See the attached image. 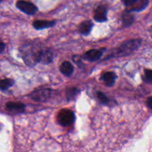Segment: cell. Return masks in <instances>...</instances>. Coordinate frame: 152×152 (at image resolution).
<instances>
[{
	"instance_id": "5b68a950",
	"label": "cell",
	"mask_w": 152,
	"mask_h": 152,
	"mask_svg": "<svg viewBox=\"0 0 152 152\" xmlns=\"http://www.w3.org/2000/svg\"><path fill=\"white\" fill-rule=\"evenodd\" d=\"M53 90L50 88L38 89L30 94V97L37 102H46L53 95Z\"/></svg>"
},
{
	"instance_id": "8fae6325",
	"label": "cell",
	"mask_w": 152,
	"mask_h": 152,
	"mask_svg": "<svg viewBox=\"0 0 152 152\" xmlns=\"http://www.w3.org/2000/svg\"><path fill=\"white\" fill-rule=\"evenodd\" d=\"M117 77V74L114 72H112V71H107V72H105L102 74V75L101 76V80L105 83V84L107 86L111 87L115 83Z\"/></svg>"
},
{
	"instance_id": "ac0fdd59",
	"label": "cell",
	"mask_w": 152,
	"mask_h": 152,
	"mask_svg": "<svg viewBox=\"0 0 152 152\" xmlns=\"http://www.w3.org/2000/svg\"><path fill=\"white\" fill-rule=\"evenodd\" d=\"M97 97L98 99H99V102H100L102 104H103V105H108V104L110 102L109 98H108L105 94L102 93V92L101 91L97 92Z\"/></svg>"
},
{
	"instance_id": "9a60e30c",
	"label": "cell",
	"mask_w": 152,
	"mask_h": 152,
	"mask_svg": "<svg viewBox=\"0 0 152 152\" xmlns=\"http://www.w3.org/2000/svg\"><path fill=\"white\" fill-rule=\"evenodd\" d=\"M122 19H123L124 26L129 27L130 25H132L133 24V22H134V16L130 12H128L126 10H125L123 13V16H122Z\"/></svg>"
},
{
	"instance_id": "52a82bcc",
	"label": "cell",
	"mask_w": 152,
	"mask_h": 152,
	"mask_svg": "<svg viewBox=\"0 0 152 152\" xmlns=\"http://www.w3.org/2000/svg\"><path fill=\"white\" fill-rule=\"evenodd\" d=\"M107 13H108V7L104 4L98 6L94 11V19L98 22H104L107 21Z\"/></svg>"
},
{
	"instance_id": "277c9868",
	"label": "cell",
	"mask_w": 152,
	"mask_h": 152,
	"mask_svg": "<svg viewBox=\"0 0 152 152\" xmlns=\"http://www.w3.org/2000/svg\"><path fill=\"white\" fill-rule=\"evenodd\" d=\"M126 6V11L128 12H140L145 10L148 6L149 1L148 0H126L123 1Z\"/></svg>"
},
{
	"instance_id": "d6986e66",
	"label": "cell",
	"mask_w": 152,
	"mask_h": 152,
	"mask_svg": "<svg viewBox=\"0 0 152 152\" xmlns=\"http://www.w3.org/2000/svg\"><path fill=\"white\" fill-rule=\"evenodd\" d=\"M142 80L145 83L151 84L152 82V71L150 69L145 70V74L142 77Z\"/></svg>"
},
{
	"instance_id": "9c48e42d",
	"label": "cell",
	"mask_w": 152,
	"mask_h": 152,
	"mask_svg": "<svg viewBox=\"0 0 152 152\" xmlns=\"http://www.w3.org/2000/svg\"><path fill=\"white\" fill-rule=\"evenodd\" d=\"M103 51L101 50H97V49H91L88 51L86 52L83 55V57L85 59L90 62H94V61L98 60L101 58Z\"/></svg>"
},
{
	"instance_id": "8992f818",
	"label": "cell",
	"mask_w": 152,
	"mask_h": 152,
	"mask_svg": "<svg viewBox=\"0 0 152 152\" xmlns=\"http://www.w3.org/2000/svg\"><path fill=\"white\" fill-rule=\"evenodd\" d=\"M16 6L19 10L28 15L34 14L38 10V7L30 1H18Z\"/></svg>"
},
{
	"instance_id": "603a6c76",
	"label": "cell",
	"mask_w": 152,
	"mask_h": 152,
	"mask_svg": "<svg viewBox=\"0 0 152 152\" xmlns=\"http://www.w3.org/2000/svg\"><path fill=\"white\" fill-rule=\"evenodd\" d=\"M1 2H2V1H1V0H0V4H1Z\"/></svg>"
},
{
	"instance_id": "e0dca14e",
	"label": "cell",
	"mask_w": 152,
	"mask_h": 152,
	"mask_svg": "<svg viewBox=\"0 0 152 152\" xmlns=\"http://www.w3.org/2000/svg\"><path fill=\"white\" fill-rule=\"evenodd\" d=\"M14 85V80L12 79L0 80V90L5 91Z\"/></svg>"
},
{
	"instance_id": "30bf717a",
	"label": "cell",
	"mask_w": 152,
	"mask_h": 152,
	"mask_svg": "<svg viewBox=\"0 0 152 152\" xmlns=\"http://www.w3.org/2000/svg\"><path fill=\"white\" fill-rule=\"evenodd\" d=\"M6 109L10 112L22 113L25 110V105L22 102H8L6 103Z\"/></svg>"
},
{
	"instance_id": "7402d4cb",
	"label": "cell",
	"mask_w": 152,
	"mask_h": 152,
	"mask_svg": "<svg viewBox=\"0 0 152 152\" xmlns=\"http://www.w3.org/2000/svg\"><path fill=\"white\" fill-rule=\"evenodd\" d=\"M5 49V44L3 42H0V53H2Z\"/></svg>"
},
{
	"instance_id": "44dd1931",
	"label": "cell",
	"mask_w": 152,
	"mask_h": 152,
	"mask_svg": "<svg viewBox=\"0 0 152 152\" xmlns=\"http://www.w3.org/2000/svg\"><path fill=\"white\" fill-rule=\"evenodd\" d=\"M151 99H152L151 96H149V97L148 98V99H147V105H148V107L150 108V109H151V108H152V106H151V102H152Z\"/></svg>"
},
{
	"instance_id": "2e32d148",
	"label": "cell",
	"mask_w": 152,
	"mask_h": 152,
	"mask_svg": "<svg viewBox=\"0 0 152 152\" xmlns=\"http://www.w3.org/2000/svg\"><path fill=\"white\" fill-rule=\"evenodd\" d=\"M80 93V89L77 88H70L66 90V99L68 101L73 100L77 97V95Z\"/></svg>"
},
{
	"instance_id": "4fadbf2b",
	"label": "cell",
	"mask_w": 152,
	"mask_h": 152,
	"mask_svg": "<svg viewBox=\"0 0 152 152\" xmlns=\"http://www.w3.org/2000/svg\"><path fill=\"white\" fill-rule=\"evenodd\" d=\"M74 66L72 64L68 61H65L61 64L60 67H59V70L60 72L63 74L64 76L67 77H70L74 73Z\"/></svg>"
},
{
	"instance_id": "5bb4252c",
	"label": "cell",
	"mask_w": 152,
	"mask_h": 152,
	"mask_svg": "<svg viewBox=\"0 0 152 152\" xmlns=\"http://www.w3.org/2000/svg\"><path fill=\"white\" fill-rule=\"evenodd\" d=\"M92 28H93V23L91 21L86 20L80 23V25H79V31L82 35L88 36L91 31Z\"/></svg>"
},
{
	"instance_id": "6da1fadb",
	"label": "cell",
	"mask_w": 152,
	"mask_h": 152,
	"mask_svg": "<svg viewBox=\"0 0 152 152\" xmlns=\"http://www.w3.org/2000/svg\"><path fill=\"white\" fill-rule=\"evenodd\" d=\"M140 39H131L126 41L117 49V52L114 54V56H125L127 55L131 54L135 50L139 48L141 45Z\"/></svg>"
},
{
	"instance_id": "7c38bea8",
	"label": "cell",
	"mask_w": 152,
	"mask_h": 152,
	"mask_svg": "<svg viewBox=\"0 0 152 152\" xmlns=\"http://www.w3.org/2000/svg\"><path fill=\"white\" fill-rule=\"evenodd\" d=\"M56 25V21L37 20L33 22V26L37 30H43L51 28Z\"/></svg>"
},
{
	"instance_id": "ffe728a7",
	"label": "cell",
	"mask_w": 152,
	"mask_h": 152,
	"mask_svg": "<svg viewBox=\"0 0 152 152\" xmlns=\"http://www.w3.org/2000/svg\"><path fill=\"white\" fill-rule=\"evenodd\" d=\"M73 61L77 64V65L79 67V68H81L82 65H83L81 56H80V55H75V56H73Z\"/></svg>"
},
{
	"instance_id": "ba28073f",
	"label": "cell",
	"mask_w": 152,
	"mask_h": 152,
	"mask_svg": "<svg viewBox=\"0 0 152 152\" xmlns=\"http://www.w3.org/2000/svg\"><path fill=\"white\" fill-rule=\"evenodd\" d=\"M53 61V53L49 49H40L38 62L48 65Z\"/></svg>"
},
{
	"instance_id": "7a4b0ae2",
	"label": "cell",
	"mask_w": 152,
	"mask_h": 152,
	"mask_svg": "<svg viewBox=\"0 0 152 152\" xmlns=\"http://www.w3.org/2000/svg\"><path fill=\"white\" fill-rule=\"evenodd\" d=\"M40 49H37L34 47L23 48L22 50V58L26 63L27 65L29 66H34L38 62L39 54Z\"/></svg>"
},
{
	"instance_id": "3957f363",
	"label": "cell",
	"mask_w": 152,
	"mask_h": 152,
	"mask_svg": "<svg viewBox=\"0 0 152 152\" xmlns=\"http://www.w3.org/2000/svg\"><path fill=\"white\" fill-rule=\"evenodd\" d=\"M57 121L60 126L63 127H68L73 125L75 121V115L71 110L62 109L58 114Z\"/></svg>"
}]
</instances>
